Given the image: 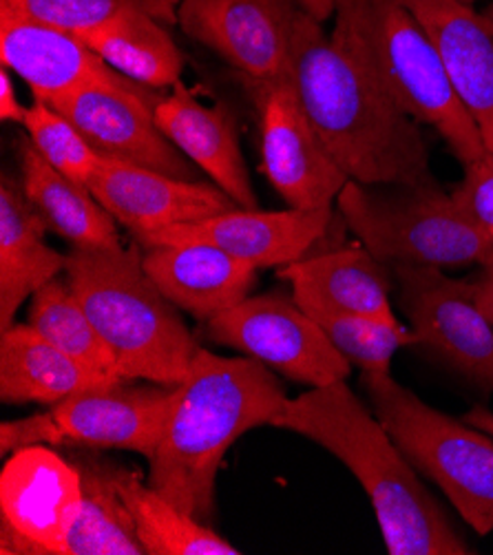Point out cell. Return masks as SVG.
Returning <instances> with one entry per match:
<instances>
[{"label":"cell","mask_w":493,"mask_h":555,"mask_svg":"<svg viewBox=\"0 0 493 555\" xmlns=\"http://www.w3.org/2000/svg\"><path fill=\"white\" fill-rule=\"evenodd\" d=\"M286 80L343 173L359 184L433 182L420 125L299 10Z\"/></svg>","instance_id":"6da1fadb"},{"label":"cell","mask_w":493,"mask_h":555,"mask_svg":"<svg viewBox=\"0 0 493 555\" xmlns=\"http://www.w3.org/2000/svg\"><path fill=\"white\" fill-rule=\"evenodd\" d=\"M270 427L295 431L337 456L361 482L390 555H469L441 503L348 380L288 399Z\"/></svg>","instance_id":"7a4b0ae2"},{"label":"cell","mask_w":493,"mask_h":555,"mask_svg":"<svg viewBox=\"0 0 493 555\" xmlns=\"http://www.w3.org/2000/svg\"><path fill=\"white\" fill-rule=\"evenodd\" d=\"M286 401L284 385L268 365L199 348L148 461V482L186 514L208 520L226 452L246 431L270 425Z\"/></svg>","instance_id":"3957f363"},{"label":"cell","mask_w":493,"mask_h":555,"mask_svg":"<svg viewBox=\"0 0 493 555\" xmlns=\"http://www.w3.org/2000/svg\"><path fill=\"white\" fill-rule=\"evenodd\" d=\"M333 38L405 116L433 129L469 166L486 153L431 38L403 0H341Z\"/></svg>","instance_id":"277c9868"},{"label":"cell","mask_w":493,"mask_h":555,"mask_svg":"<svg viewBox=\"0 0 493 555\" xmlns=\"http://www.w3.org/2000/svg\"><path fill=\"white\" fill-rule=\"evenodd\" d=\"M65 274L127 380L180 385L189 376L199 346L146 274L138 246L74 248Z\"/></svg>","instance_id":"5b68a950"},{"label":"cell","mask_w":493,"mask_h":555,"mask_svg":"<svg viewBox=\"0 0 493 555\" xmlns=\"http://www.w3.org/2000/svg\"><path fill=\"white\" fill-rule=\"evenodd\" d=\"M339 215L380 263L458 268L493 257L484 235L436 180L425 184H359L348 180L337 197Z\"/></svg>","instance_id":"8992f818"},{"label":"cell","mask_w":493,"mask_h":555,"mask_svg":"<svg viewBox=\"0 0 493 555\" xmlns=\"http://www.w3.org/2000/svg\"><path fill=\"white\" fill-rule=\"evenodd\" d=\"M372 412L414 469L441 487L478 533L493 531V438L420 401L390 372H363Z\"/></svg>","instance_id":"52a82bcc"},{"label":"cell","mask_w":493,"mask_h":555,"mask_svg":"<svg viewBox=\"0 0 493 555\" xmlns=\"http://www.w3.org/2000/svg\"><path fill=\"white\" fill-rule=\"evenodd\" d=\"M206 337L310 387H325L350 376L352 363L330 344L295 295L284 291L246 297L212 317L206 321Z\"/></svg>","instance_id":"ba28073f"},{"label":"cell","mask_w":493,"mask_h":555,"mask_svg":"<svg viewBox=\"0 0 493 555\" xmlns=\"http://www.w3.org/2000/svg\"><path fill=\"white\" fill-rule=\"evenodd\" d=\"M399 306L414 346L493 392V327L480 310L473 274L454 280L443 268L394 266Z\"/></svg>","instance_id":"9c48e42d"},{"label":"cell","mask_w":493,"mask_h":555,"mask_svg":"<svg viewBox=\"0 0 493 555\" xmlns=\"http://www.w3.org/2000/svg\"><path fill=\"white\" fill-rule=\"evenodd\" d=\"M80 507L74 461L47 446L14 452L0 472V553L65 555Z\"/></svg>","instance_id":"30bf717a"},{"label":"cell","mask_w":493,"mask_h":555,"mask_svg":"<svg viewBox=\"0 0 493 555\" xmlns=\"http://www.w3.org/2000/svg\"><path fill=\"white\" fill-rule=\"evenodd\" d=\"M153 91L120 76L80 87L51 106L69 118L102 157L195 182L197 166L157 125L155 106L161 95Z\"/></svg>","instance_id":"8fae6325"},{"label":"cell","mask_w":493,"mask_h":555,"mask_svg":"<svg viewBox=\"0 0 493 555\" xmlns=\"http://www.w3.org/2000/svg\"><path fill=\"white\" fill-rule=\"evenodd\" d=\"M252 87L257 89L261 133L259 171L288 208H333L350 178L327 153L295 89L286 78Z\"/></svg>","instance_id":"7c38bea8"},{"label":"cell","mask_w":493,"mask_h":555,"mask_svg":"<svg viewBox=\"0 0 493 555\" xmlns=\"http://www.w3.org/2000/svg\"><path fill=\"white\" fill-rule=\"evenodd\" d=\"M295 0H180L178 25L252 85L288 74Z\"/></svg>","instance_id":"4fadbf2b"},{"label":"cell","mask_w":493,"mask_h":555,"mask_svg":"<svg viewBox=\"0 0 493 555\" xmlns=\"http://www.w3.org/2000/svg\"><path fill=\"white\" fill-rule=\"evenodd\" d=\"M333 208L321 210H261L233 208L195 224L167 227L135 235L142 248L208 244L255 268H284L308 257L327 233Z\"/></svg>","instance_id":"5bb4252c"},{"label":"cell","mask_w":493,"mask_h":555,"mask_svg":"<svg viewBox=\"0 0 493 555\" xmlns=\"http://www.w3.org/2000/svg\"><path fill=\"white\" fill-rule=\"evenodd\" d=\"M178 385L91 387L51 408L67 446L93 450H127L151 461L167 427Z\"/></svg>","instance_id":"9a60e30c"},{"label":"cell","mask_w":493,"mask_h":555,"mask_svg":"<svg viewBox=\"0 0 493 555\" xmlns=\"http://www.w3.org/2000/svg\"><path fill=\"white\" fill-rule=\"evenodd\" d=\"M87 186L106 212L133 235L195 224L239 208L212 182L178 180L108 157H102Z\"/></svg>","instance_id":"2e32d148"},{"label":"cell","mask_w":493,"mask_h":555,"mask_svg":"<svg viewBox=\"0 0 493 555\" xmlns=\"http://www.w3.org/2000/svg\"><path fill=\"white\" fill-rule=\"evenodd\" d=\"M0 61L25 80L36 100L49 104L80 87L122 76L78 34L10 8H0Z\"/></svg>","instance_id":"e0dca14e"},{"label":"cell","mask_w":493,"mask_h":555,"mask_svg":"<svg viewBox=\"0 0 493 555\" xmlns=\"http://www.w3.org/2000/svg\"><path fill=\"white\" fill-rule=\"evenodd\" d=\"M431 38L456 95L493 151V25L463 0H403Z\"/></svg>","instance_id":"ac0fdd59"},{"label":"cell","mask_w":493,"mask_h":555,"mask_svg":"<svg viewBox=\"0 0 493 555\" xmlns=\"http://www.w3.org/2000/svg\"><path fill=\"white\" fill-rule=\"evenodd\" d=\"M159 129L239 208H259L237 125L224 104H204L182 82L155 106Z\"/></svg>","instance_id":"d6986e66"},{"label":"cell","mask_w":493,"mask_h":555,"mask_svg":"<svg viewBox=\"0 0 493 555\" xmlns=\"http://www.w3.org/2000/svg\"><path fill=\"white\" fill-rule=\"evenodd\" d=\"M280 276L290 282L306 312L361 314L399 323L390 301L397 286L394 272L361 244L303 257L280 268Z\"/></svg>","instance_id":"ffe728a7"},{"label":"cell","mask_w":493,"mask_h":555,"mask_svg":"<svg viewBox=\"0 0 493 555\" xmlns=\"http://www.w3.org/2000/svg\"><path fill=\"white\" fill-rule=\"evenodd\" d=\"M144 250V270L161 295L204 323L242 304L257 284L259 268L208 244Z\"/></svg>","instance_id":"44dd1931"},{"label":"cell","mask_w":493,"mask_h":555,"mask_svg":"<svg viewBox=\"0 0 493 555\" xmlns=\"http://www.w3.org/2000/svg\"><path fill=\"white\" fill-rule=\"evenodd\" d=\"M47 224L27 199L23 184L0 182V332L14 325L18 308L67 270V255L47 242Z\"/></svg>","instance_id":"7402d4cb"},{"label":"cell","mask_w":493,"mask_h":555,"mask_svg":"<svg viewBox=\"0 0 493 555\" xmlns=\"http://www.w3.org/2000/svg\"><path fill=\"white\" fill-rule=\"evenodd\" d=\"M118 378L87 367L49 344L29 323H14L0 332V401L10 405H56L91 387Z\"/></svg>","instance_id":"603a6c76"},{"label":"cell","mask_w":493,"mask_h":555,"mask_svg":"<svg viewBox=\"0 0 493 555\" xmlns=\"http://www.w3.org/2000/svg\"><path fill=\"white\" fill-rule=\"evenodd\" d=\"M18 155L23 191L51 233L67 240L74 248H122L116 219L106 212L87 184L53 169L29 138H18Z\"/></svg>","instance_id":"cb8c5ba5"},{"label":"cell","mask_w":493,"mask_h":555,"mask_svg":"<svg viewBox=\"0 0 493 555\" xmlns=\"http://www.w3.org/2000/svg\"><path fill=\"white\" fill-rule=\"evenodd\" d=\"M169 25L144 12H125L80 36L114 72L148 89L182 82L186 59Z\"/></svg>","instance_id":"d4e9b609"},{"label":"cell","mask_w":493,"mask_h":555,"mask_svg":"<svg viewBox=\"0 0 493 555\" xmlns=\"http://www.w3.org/2000/svg\"><path fill=\"white\" fill-rule=\"evenodd\" d=\"M114 478L146 555H239L242 551L180 509L133 469L114 465Z\"/></svg>","instance_id":"484cf974"},{"label":"cell","mask_w":493,"mask_h":555,"mask_svg":"<svg viewBox=\"0 0 493 555\" xmlns=\"http://www.w3.org/2000/svg\"><path fill=\"white\" fill-rule=\"evenodd\" d=\"M80 469L82 507L65 555H146L114 478V463L69 456Z\"/></svg>","instance_id":"4316f807"},{"label":"cell","mask_w":493,"mask_h":555,"mask_svg":"<svg viewBox=\"0 0 493 555\" xmlns=\"http://www.w3.org/2000/svg\"><path fill=\"white\" fill-rule=\"evenodd\" d=\"M27 321L49 344L87 367L125 378L118 357L100 337L67 280L56 276L34 293Z\"/></svg>","instance_id":"83f0119b"},{"label":"cell","mask_w":493,"mask_h":555,"mask_svg":"<svg viewBox=\"0 0 493 555\" xmlns=\"http://www.w3.org/2000/svg\"><path fill=\"white\" fill-rule=\"evenodd\" d=\"M330 344L363 372H390L399 350L414 346V332L403 323H388L361 314L308 312Z\"/></svg>","instance_id":"f1b7e54d"},{"label":"cell","mask_w":493,"mask_h":555,"mask_svg":"<svg viewBox=\"0 0 493 555\" xmlns=\"http://www.w3.org/2000/svg\"><path fill=\"white\" fill-rule=\"evenodd\" d=\"M0 8L85 36L125 12H144L164 25H176L180 0H0Z\"/></svg>","instance_id":"f546056e"},{"label":"cell","mask_w":493,"mask_h":555,"mask_svg":"<svg viewBox=\"0 0 493 555\" xmlns=\"http://www.w3.org/2000/svg\"><path fill=\"white\" fill-rule=\"evenodd\" d=\"M23 127L34 149L67 178L89 184L102 155L87 142L78 127L44 100L31 102Z\"/></svg>","instance_id":"4dcf8cb0"},{"label":"cell","mask_w":493,"mask_h":555,"mask_svg":"<svg viewBox=\"0 0 493 555\" xmlns=\"http://www.w3.org/2000/svg\"><path fill=\"white\" fill-rule=\"evenodd\" d=\"M463 169V182L452 191V197L465 217L493 240V151Z\"/></svg>","instance_id":"1f68e13d"},{"label":"cell","mask_w":493,"mask_h":555,"mask_svg":"<svg viewBox=\"0 0 493 555\" xmlns=\"http://www.w3.org/2000/svg\"><path fill=\"white\" fill-rule=\"evenodd\" d=\"M36 446L67 448L65 436L51 410L18 421H5L0 425V454L3 456Z\"/></svg>","instance_id":"d6a6232c"},{"label":"cell","mask_w":493,"mask_h":555,"mask_svg":"<svg viewBox=\"0 0 493 555\" xmlns=\"http://www.w3.org/2000/svg\"><path fill=\"white\" fill-rule=\"evenodd\" d=\"M25 116H27V106L21 104L12 74L10 69L3 67V72H0V120L23 125Z\"/></svg>","instance_id":"836d02e7"},{"label":"cell","mask_w":493,"mask_h":555,"mask_svg":"<svg viewBox=\"0 0 493 555\" xmlns=\"http://www.w3.org/2000/svg\"><path fill=\"white\" fill-rule=\"evenodd\" d=\"M473 282H476V295H478L480 310L484 312L486 321L493 327V257L489 261H484L482 266H478V272L473 274Z\"/></svg>","instance_id":"e575fe53"},{"label":"cell","mask_w":493,"mask_h":555,"mask_svg":"<svg viewBox=\"0 0 493 555\" xmlns=\"http://www.w3.org/2000/svg\"><path fill=\"white\" fill-rule=\"evenodd\" d=\"M339 3H341V0H295V5H297L303 14L312 16V18L319 21V23L333 21L335 14H337Z\"/></svg>","instance_id":"d590c367"},{"label":"cell","mask_w":493,"mask_h":555,"mask_svg":"<svg viewBox=\"0 0 493 555\" xmlns=\"http://www.w3.org/2000/svg\"><path fill=\"white\" fill-rule=\"evenodd\" d=\"M463 421H465L467 425L476 427V429L486 431V434L493 438V412H491V410H486V408H482V405H476V408H471V410L463 416Z\"/></svg>","instance_id":"8d00e7d4"},{"label":"cell","mask_w":493,"mask_h":555,"mask_svg":"<svg viewBox=\"0 0 493 555\" xmlns=\"http://www.w3.org/2000/svg\"><path fill=\"white\" fill-rule=\"evenodd\" d=\"M484 16H486V18L491 21V25H493V3H491L486 10H484Z\"/></svg>","instance_id":"74e56055"},{"label":"cell","mask_w":493,"mask_h":555,"mask_svg":"<svg viewBox=\"0 0 493 555\" xmlns=\"http://www.w3.org/2000/svg\"><path fill=\"white\" fill-rule=\"evenodd\" d=\"M463 3H467V5H473V3H476V0H463Z\"/></svg>","instance_id":"f35d334b"}]
</instances>
